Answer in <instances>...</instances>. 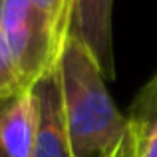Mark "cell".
<instances>
[{
    "instance_id": "6da1fadb",
    "label": "cell",
    "mask_w": 157,
    "mask_h": 157,
    "mask_svg": "<svg viewBox=\"0 0 157 157\" xmlns=\"http://www.w3.org/2000/svg\"><path fill=\"white\" fill-rule=\"evenodd\" d=\"M58 72L74 157H109L129 131V117L115 107L96 58L66 34Z\"/></svg>"
},
{
    "instance_id": "7a4b0ae2",
    "label": "cell",
    "mask_w": 157,
    "mask_h": 157,
    "mask_svg": "<svg viewBox=\"0 0 157 157\" xmlns=\"http://www.w3.org/2000/svg\"><path fill=\"white\" fill-rule=\"evenodd\" d=\"M0 32L26 88H32L38 78L56 68L66 32L30 0H4Z\"/></svg>"
},
{
    "instance_id": "3957f363",
    "label": "cell",
    "mask_w": 157,
    "mask_h": 157,
    "mask_svg": "<svg viewBox=\"0 0 157 157\" xmlns=\"http://www.w3.org/2000/svg\"><path fill=\"white\" fill-rule=\"evenodd\" d=\"M30 90L36 101V139L32 157H74L58 64L38 78Z\"/></svg>"
},
{
    "instance_id": "277c9868",
    "label": "cell",
    "mask_w": 157,
    "mask_h": 157,
    "mask_svg": "<svg viewBox=\"0 0 157 157\" xmlns=\"http://www.w3.org/2000/svg\"><path fill=\"white\" fill-rule=\"evenodd\" d=\"M111 12L113 0H68V34L92 52L105 80L115 78Z\"/></svg>"
},
{
    "instance_id": "5b68a950",
    "label": "cell",
    "mask_w": 157,
    "mask_h": 157,
    "mask_svg": "<svg viewBox=\"0 0 157 157\" xmlns=\"http://www.w3.org/2000/svg\"><path fill=\"white\" fill-rule=\"evenodd\" d=\"M36 139V101L32 90L0 101V147L6 157H32Z\"/></svg>"
},
{
    "instance_id": "8992f818",
    "label": "cell",
    "mask_w": 157,
    "mask_h": 157,
    "mask_svg": "<svg viewBox=\"0 0 157 157\" xmlns=\"http://www.w3.org/2000/svg\"><path fill=\"white\" fill-rule=\"evenodd\" d=\"M141 109L131 115L137 131L139 157H157V76L141 94Z\"/></svg>"
},
{
    "instance_id": "52a82bcc",
    "label": "cell",
    "mask_w": 157,
    "mask_h": 157,
    "mask_svg": "<svg viewBox=\"0 0 157 157\" xmlns=\"http://www.w3.org/2000/svg\"><path fill=\"white\" fill-rule=\"evenodd\" d=\"M26 90L30 88H26V84L22 82V76H20L16 62L10 54V48L0 32V101L10 100Z\"/></svg>"
},
{
    "instance_id": "ba28073f",
    "label": "cell",
    "mask_w": 157,
    "mask_h": 157,
    "mask_svg": "<svg viewBox=\"0 0 157 157\" xmlns=\"http://www.w3.org/2000/svg\"><path fill=\"white\" fill-rule=\"evenodd\" d=\"M36 8L44 10L68 34V0H30Z\"/></svg>"
},
{
    "instance_id": "9c48e42d",
    "label": "cell",
    "mask_w": 157,
    "mask_h": 157,
    "mask_svg": "<svg viewBox=\"0 0 157 157\" xmlns=\"http://www.w3.org/2000/svg\"><path fill=\"white\" fill-rule=\"evenodd\" d=\"M109 157H139V151H137V131H135V125L129 117V131L127 135L121 139L117 147L113 149V153Z\"/></svg>"
},
{
    "instance_id": "30bf717a",
    "label": "cell",
    "mask_w": 157,
    "mask_h": 157,
    "mask_svg": "<svg viewBox=\"0 0 157 157\" xmlns=\"http://www.w3.org/2000/svg\"><path fill=\"white\" fill-rule=\"evenodd\" d=\"M0 157H6V153L2 151V147H0Z\"/></svg>"
},
{
    "instance_id": "8fae6325",
    "label": "cell",
    "mask_w": 157,
    "mask_h": 157,
    "mask_svg": "<svg viewBox=\"0 0 157 157\" xmlns=\"http://www.w3.org/2000/svg\"><path fill=\"white\" fill-rule=\"evenodd\" d=\"M2 4H4V0H0V10H2Z\"/></svg>"
}]
</instances>
